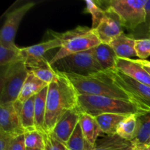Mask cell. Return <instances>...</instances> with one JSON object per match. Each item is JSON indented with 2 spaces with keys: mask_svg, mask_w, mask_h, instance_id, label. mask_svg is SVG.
Returning a JSON list of instances; mask_svg holds the SVG:
<instances>
[{
  "mask_svg": "<svg viewBox=\"0 0 150 150\" xmlns=\"http://www.w3.org/2000/svg\"><path fill=\"white\" fill-rule=\"evenodd\" d=\"M78 93L64 73L57 71L56 79L48 85L46 98L45 132L51 133L59 120L70 110L77 108Z\"/></svg>",
  "mask_w": 150,
  "mask_h": 150,
  "instance_id": "6da1fadb",
  "label": "cell"
},
{
  "mask_svg": "<svg viewBox=\"0 0 150 150\" xmlns=\"http://www.w3.org/2000/svg\"><path fill=\"white\" fill-rule=\"evenodd\" d=\"M64 74L71 82L79 95L103 96L134 103L125 91L113 83L103 71L87 76L72 73Z\"/></svg>",
  "mask_w": 150,
  "mask_h": 150,
  "instance_id": "7a4b0ae2",
  "label": "cell"
},
{
  "mask_svg": "<svg viewBox=\"0 0 150 150\" xmlns=\"http://www.w3.org/2000/svg\"><path fill=\"white\" fill-rule=\"evenodd\" d=\"M77 109L94 117L105 114L140 115L148 113L130 100L95 95H79Z\"/></svg>",
  "mask_w": 150,
  "mask_h": 150,
  "instance_id": "3957f363",
  "label": "cell"
},
{
  "mask_svg": "<svg viewBox=\"0 0 150 150\" xmlns=\"http://www.w3.org/2000/svg\"><path fill=\"white\" fill-rule=\"evenodd\" d=\"M52 37L59 38L62 45L50 60L51 65L67 56L89 51L101 43L95 31L87 26H79L63 33L52 32Z\"/></svg>",
  "mask_w": 150,
  "mask_h": 150,
  "instance_id": "277c9868",
  "label": "cell"
},
{
  "mask_svg": "<svg viewBox=\"0 0 150 150\" xmlns=\"http://www.w3.org/2000/svg\"><path fill=\"white\" fill-rule=\"evenodd\" d=\"M1 67L0 105H4L17 100L29 70L23 61Z\"/></svg>",
  "mask_w": 150,
  "mask_h": 150,
  "instance_id": "5b68a950",
  "label": "cell"
},
{
  "mask_svg": "<svg viewBox=\"0 0 150 150\" xmlns=\"http://www.w3.org/2000/svg\"><path fill=\"white\" fill-rule=\"evenodd\" d=\"M93 48L67 56L56 62L52 65L53 67L57 71L63 73H72L84 76L103 71V69L97 62L94 55Z\"/></svg>",
  "mask_w": 150,
  "mask_h": 150,
  "instance_id": "8992f818",
  "label": "cell"
},
{
  "mask_svg": "<svg viewBox=\"0 0 150 150\" xmlns=\"http://www.w3.org/2000/svg\"><path fill=\"white\" fill-rule=\"evenodd\" d=\"M103 71L114 84L125 91L135 103L150 112V86L131 79L116 68Z\"/></svg>",
  "mask_w": 150,
  "mask_h": 150,
  "instance_id": "52a82bcc",
  "label": "cell"
},
{
  "mask_svg": "<svg viewBox=\"0 0 150 150\" xmlns=\"http://www.w3.org/2000/svg\"><path fill=\"white\" fill-rule=\"evenodd\" d=\"M146 2V0H111L108 1L106 8L118 16L123 27L134 31L145 23Z\"/></svg>",
  "mask_w": 150,
  "mask_h": 150,
  "instance_id": "ba28073f",
  "label": "cell"
},
{
  "mask_svg": "<svg viewBox=\"0 0 150 150\" xmlns=\"http://www.w3.org/2000/svg\"><path fill=\"white\" fill-rule=\"evenodd\" d=\"M35 5V2H28L8 13L0 32V45L14 48L15 38L22 19L28 11Z\"/></svg>",
  "mask_w": 150,
  "mask_h": 150,
  "instance_id": "9c48e42d",
  "label": "cell"
},
{
  "mask_svg": "<svg viewBox=\"0 0 150 150\" xmlns=\"http://www.w3.org/2000/svg\"><path fill=\"white\" fill-rule=\"evenodd\" d=\"M105 16L96 29H93L101 43L110 44L117 37L124 33L123 26L118 16L111 10L106 8Z\"/></svg>",
  "mask_w": 150,
  "mask_h": 150,
  "instance_id": "30bf717a",
  "label": "cell"
},
{
  "mask_svg": "<svg viewBox=\"0 0 150 150\" xmlns=\"http://www.w3.org/2000/svg\"><path fill=\"white\" fill-rule=\"evenodd\" d=\"M0 132L13 137L26 133L14 107V103L0 105Z\"/></svg>",
  "mask_w": 150,
  "mask_h": 150,
  "instance_id": "8fae6325",
  "label": "cell"
},
{
  "mask_svg": "<svg viewBox=\"0 0 150 150\" xmlns=\"http://www.w3.org/2000/svg\"><path fill=\"white\" fill-rule=\"evenodd\" d=\"M80 116L81 112L77 108L68 111L59 120L51 133L66 145L79 124Z\"/></svg>",
  "mask_w": 150,
  "mask_h": 150,
  "instance_id": "7c38bea8",
  "label": "cell"
},
{
  "mask_svg": "<svg viewBox=\"0 0 150 150\" xmlns=\"http://www.w3.org/2000/svg\"><path fill=\"white\" fill-rule=\"evenodd\" d=\"M114 68L131 79L150 86V75L142 65L131 59L117 57Z\"/></svg>",
  "mask_w": 150,
  "mask_h": 150,
  "instance_id": "4fadbf2b",
  "label": "cell"
},
{
  "mask_svg": "<svg viewBox=\"0 0 150 150\" xmlns=\"http://www.w3.org/2000/svg\"><path fill=\"white\" fill-rule=\"evenodd\" d=\"M35 96L29 98L24 103L16 100L14 107L18 114L21 123L26 132L36 130L35 122Z\"/></svg>",
  "mask_w": 150,
  "mask_h": 150,
  "instance_id": "5bb4252c",
  "label": "cell"
},
{
  "mask_svg": "<svg viewBox=\"0 0 150 150\" xmlns=\"http://www.w3.org/2000/svg\"><path fill=\"white\" fill-rule=\"evenodd\" d=\"M120 58L130 59L137 57L136 51V40L125 33L121 34L108 44Z\"/></svg>",
  "mask_w": 150,
  "mask_h": 150,
  "instance_id": "9a60e30c",
  "label": "cell"
},
{
  "mask_svg": "<svg viewBox=\"0 0 150 150\" xmlns=\"http://www.w3.org/2000/svg\"><path fill=\"white\" fill-rule=\"evenodd\" d=\"M79 125L85 139L95 146L97 141L104 135L94 117L85 113H81Z\"/></svg>",
  "mask_w": 150,
  "mask_h": 150,
  "instance_id": "2e32d148",
  "label": "cell"
},
{
  "mask_svg": "<svg viewBox=\"0 0 150 150\" xmlns=\"http://www.w3.org/2000/svg\"><path fill=\"white\" fill-rule=\"evenodd\" d=\"M133 143L117 135H103L99 138L92 150H133Z\"/></svg>",
  "mask_w": 150,
  "mask_h": 150,
  "instance_id": "e0dca14e",
  "label": "cell"
},
{
  "mask_svg": "<svg viewBox=\"0 0 150 150\" xmlns=\"http://www.w3.org/2000/svg\"><path fill=\"white\" fill-rule=\"evenodd\" d=\"M62 42L59 38L53 37V39L48 40V41L36 44L32 46L21 48L23 60L27 59H40L44 57V54L47 51L54 48L61 47Z\"/></svg>",
  "mask_w": 150,
  "mask_h": 150,
  "instance_id": "ac0fdd59",
  "label": "cell"
},
{
  "mask_svg": "<svg viewBox=\"0 0 150 150\" xmlns=\"http://www.w3.org/2000/svg\"><path fill=\"white\" fill-rule=\"evenodd\" d=\"M48 85L49 84L40 80L35 75L29 72V76L23 83L17 101L24 103L29 98L36 96L42 89L48 86Z\"/></svg>",
  "mask_w": 150,
  "mask_h": 150,
  "instance_id": "d6986e66",
  "label": "cell"
},
{
  "mask_svg": "<svg viewBox=\"0 0 150 150\" xmlns=\"http://www.w3.org/2000/svg\"><path fill=\"white\" fill-rule=\"evenodd\" d=\"M94 55L97 62L103 70L115 67L117 56L108 44L100 43L93 48Z\"/></svg>",
  "mask_w": 150,
  "mask_h": 150,
  "instance_id": "ffe728a7",
  "label": "cell"
},
{
  "mask_svg": "<svg viewBox=\"0 0 150 150\" xmlns=\"http://www.w3.org/2000/svg\"><path fill=\"white\" fill-rule=\"evenodd\" d=\"M48 86L42 89L35 96V122L36 130L46 133L45 128V112H46V98Z\"/></svg>",
  "mask_w": 150,
  "mask_h": 150,
  "instance_id": "44dd1931",
  "label": "cell"
},
{
  "mask_svg": "<svg viewBox=\"0 0 150 150\" xmlns=\"http://www.w3.org/2000/svg\"><path fill=\"white\" fill-rule=\"evenodd\" d=\"M128 115L117 114H105L95 117L97 122L99 125L103 133L107 136L117 135L119 125Z\"/></svg>",
  "mask_w": 150,
  "mask_h": 150,
  "instance_id": "7402d4cb",
  "label": "cell"
},
{
  "mask_svg": "<svg viewBox=\"0 0 150 150\" xmlns=\"http://www.w3.org/2000/svg\"><path fill=\"white\" fill-rule=\"evenodd\" d=\"M141 115V114H140ZM138 114L128 115L120 122L117 130V135L125 140L133 142L139 131Z\"/></svg>",
  "mask_w": 150,
  "mask_h": 150,
  "instance_id": "603a6c76",
  "label": "cell"
},
{
  "mask_svg": "<svg viewBox=\"0 0 150 150\" xmlns=\"http://www.w3.org/2000/svg\"><path fill=\"white\" fill-rule=\"evenodd\" d=\"M66 146L69 150H92L94 148V146L89 144L85 139L79 122L72 136H70Z\"/></svg>",
  "mask_w": 150,
  "mask_h": 150,
  "instance_id": "cb8c5ba5",
  "label": "cell"
},
{
  "mask_svg": "<svg viewBox=\"0 0 150 150\" xmlns=\"http://www.w3.org/2000/svg\"><path fill=\"white\" fill-rule=\"evenodd\" d=\"M139 131L137 136L133 141L134 144H146L150 138V112L138 116Z\"/></svg>",
  "mask_w": 150,
  "mask_h": 150,
  "instance_id": "d4e9b609",
  "label": "cell"
},
{
  "mask_svg": "<svg viewBox=\"0 0 150 150\" xmlns=\"http://www.w3.org/2000/svg\"><path fill=\"white\" fill-rule=\"evenodd\" d=\"M23 61L21 48L18 46L14 48H7L0 45V65L5 67L9 64Z\"/></svg>",
  "mask_w": 150,
  "mask_h": 150,
  "instance_id": "484cf974",
  "label": "cell"
},
{
  "mask_svg": "<svg viewBox=\"0 0 150 150\" xmlns=\"http://www.w3.org/2000/svg\"><path fill=\"white\" fill-rule=\"evenodd\" d=\"M85 3H86L85 11L92 16V24L91 28L95 29L98 27V25L105 17V10L100 7L95 1H91V0H86Z\"/></svg>",
  "mask_w": 150,
  "mask_h": 150,
  "instance_id": "4316f807",
  "label": "cell"
},
{
  "mask_svg": "<svg viewBox=\"0 0 150 150\" xmlns=\"http://www.w3.org/2000/svg\"><path fill=\"white\" fill-rule=\"evenodd\" d=\"M25 145L29 149H36L40 150H45V139L44 134L38 131L26 132L24 133Z\"/></svg>",
  "mask_w": 150,
  "mask_h": 150,
  "instance_id": "83f0119b",
  "label": "cell"
},
{
  "mask_svg": "<svg viewBox=\"0 0 150 150\" xmlns=\"http://www.w3.org/2000/svg\"><path fill=\"white\" fill-rule=\"evenodd\" d=\"M29 72L48 84H50L57 76V71L51 65L33 68L29 70Z\"/></svg>",
  "mask_w": 150,
  "mask_h": 150,
  "instance_id": "f1b7e54d",
  "label": "cell"
},
{
  "mask_svg": "<svg viewBox=\"0 0 150 150\" xmlns=\"http://www.w3.org/2000/svg\"><path fill=\"white\" fill-rule=\"evenodd\" d=\"M136 51L140 59H146L150 56V38L136 40Z\"/></svg>",
  "mask_w": 150,
  "mask_h": 150,
  "instance_id": "f546056e",
  "label": "cell"
},
{
  "mask_svg": "<svg viewBox=\"0 0 150 150\" xmlns=\"http://www.w3.org/2000/svg\"><path fill=\"white\" fill-rule=\"evenodd\" d=\"M45 150H69L64 144L60 142L51 133L44 134Z\"/></svg>",
  "mask_w": 150,
  "mask_h": 150,
  "instance_id": "4dcf8cb0",
  "label": "cell"
},
{
  "mask_svg": "<svg viewBox=\"0 0 150 150\" xmlns=\"http://www.w3.org/2000/svg\"><path fill=\"white\" fill-rule=\"evenodd\" d=\"M128 35L135 40L150 38V25L149 26H145L144 24L141 25Z\"/></svg>",
  "mask_w": 150,
  "mask_h": 150,
  "instance_id": "1f68e13d",
  "label": "cell"
},
{
  "mask_svg": "<svg viewBox=\"0 0 150 150\" xmlns=\"http://www.w3.org/2000/svg\"><path fill=\"white\" fill-rule=\"evenodd\" d=\"M24 134L14 137L10 142L7 150H26Z\"/></svg>",
  "mask_w": 150,
  "mask_h": 150,
  "instance_id": "d6a6232c",
  "label": "cell"
},
{
  "mask_svg": "<svg viewBox=\"0 0 150 150\" xmlns=\"http://www.w3.org/2000/svg\"><path fill=\"white\" fill-rule=\"evenodd\" d=\"M14 137L0 132V150H7L10 142Z\"/></svg>",
  "mask_w": 150,
  "mask_h": 150,
  "instance_id": "836d02e7",
  "label": "cell"
},
{
  "mask_svg": "<svg viewBox=\"0 0 150 150\" xmlns=\"http://www.w3.org/2000/svg\"><path fill=\"white\" fill-rule=\"evenodd\" d=\"M145 23L144 25L145 26H149L150 25V0H146V2L145 4Z\"/></svg>",
  "mask_w": 150,
  "mask_h": 150,
  "instance_id": "e575fe53",
  "label": "cell"
},
{
  "mask_svg": "<svg viewBox=\"0 0 150 150\" xmlns=\"http://www.w3.org/2000/svg\"><path fill=\"white\" fill-rule=\"evenodd\" d=\"M133 62L140 64L142 67H147L150 68V61L146 59H131Z\"/></svg>",
  "mask_w": 150,
  "mask_h": 150,
  "instance_id": "d590c367",
  "label": "cell"
},
{
  "mask_svg": "<svg viewBox=\"0 0 150 150\" xmlns=\"http://www.w3.org/2000/svg\"><path fill=\"white\" fill-rule=\"evenodd\" d=\"M133 150H150V146L147 144H133Z\"/></svg>",
  "mask_w": 150,
  "mask_h": 150,
  "instance_id": "8d00e7d4",
  "label": "cell"
},
{
  "mask_svg": "<svg viewBox=\"0 0 150 150\" xmlns=\"http://www.w3.org/2000/svg\"><path fill=\"white\" fill-rule=\"evenodd\" d=\"M143 67L145 69V70H146V71L150 75V68L149 67Z\"/></svg>",
  "mask_w": 150,
  "mask_h": 150,
  "instance_id": "74e56055",
  "label": "cell"
},
{
  "mask_svg": "<svg viewBox=\"0 0 150 150\" xmlns=\"http://www.w3.org/2000/svg\"><path fill=\"white\" fill-rule=\"evenodd\" d=\"M26 150H40V149H29V148H26Z\"/></svg>",
  "mask_w": 150,
  "mask_h": 150,
  "instance_id": "f35d334b",
  "label": "cell"
},
{
  "mask_svg": "<svg viewBox=\"0 0 150 150\" xmlns=\"http://www.w3.org/2000/svg\"><path fill=\"white\" fill-rule=\"evenodd\" d=\"M146 144L149 145V146H150V138H149V141H148V142H147V143H146Z\"/></svg>",
  "mask_w": 150,
  "mask_h": 150,
  "instance_id": "ab89813d",
  "label": "cell"
}]
</instances>
